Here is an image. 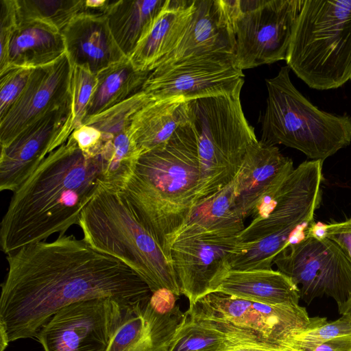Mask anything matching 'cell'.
I'll list each match as a JSON object with an SVG mask.
<instances>
[{
    "instance_id": "1",
    "label": "cell",
    "mask_w": 351,
    "mask_h": 351,
    "mask_svg": "<svg viewBox=\"0 0 351 351\" xmlns=\"http://www.w3.org/2000/svg\"><path fill=\"white\" fill-rule=\"evenodd\" d=\"M7 261L0 298V351L12 341L35 337L69 304L106 298L132 304L152 294L128 265L73 234L25 245L7 255Z\"/></svg>"
},
{
    "instance_id": "2",
    "label": "cell",
    "mask_w": 351,
    "mask_h": 351,
    "mask_svg": "<svg viewBox=\"0 0 351 351\" xmlns=\"http://www.w3.org/2000/svg\"><path fill=\"white\" fill-rule=\"evenodd\" d=\"M99 182L95 158L70 136L13 192L1 222V250L8 255L54 233H66L77 224Z\"/></svg>"
},
{
    "instance_id": "3",
    "label": "cell",
    "mask_w": 351,
    "mask_h": 351,
    "mask_svg": "<svg viewBox=\"0 0 351 351\" xmlns=\"http://www.w3.org/2000/svg\"><path fill=\"white\" fill-rule=\"evenodd\" d=\"M199 184L197 139L189 122L166 144L139 156L122 191L171 261V246L195 204Z\"/></svg>"
},
{
    "instance_id": "4",
    "label": "cell",
    "mask_w": 351,
    "mask_h": 351,
    "mask_svg": "<svg viewBox=\"0 0 351 351\" xmlns=\"http://www.w3.org/2000/svg\"><path fill=\"white\" fill-rule=\"evenodd\" d=\"M77 224L88 244L128 265L152 293L166 289L181 295L172 261L135 215L122 191L99 183Z\"/></svg>"
},
{
    "instance_id": "5",
    "label": "cell",
    "mask_w": 351,
    "mask_h": 351,
    "mask_svg": "<svg viewBox=\"0 0 351 351\" xmlns=\"http://www.w3.org/2000/svg\"><path fill=\"white\" fill-rule=\"evenodd\" d=\"M186 313L225 335L223 351L243 348L298 351V337L327 321L310 317L299 304L268 305L219 291L201 298Z\"/></svg>"
},
{
    "instance_id": "6",
    "label": "cell",
    "mask_w": 351,
    "mask_h": 351,
    "mask_svg": "<svg viewBox=\"0 0 351 351\" xmlns=\"http://www.w3.org/2000/svg\"><path fill=\"white\" fill-rule=\"evenodd\" d=\"M323 162L306 160L293 169L269 205L237 235L239 243L231 269H271L298 228L313 222L322 200Z\"/></svg>"
},
{
    "instance_id": "7",
    "label": "cell",
    "mask_w": 351,
    "mask_h": 351,
    "mask_svg": "<svg viewBox=\"0 0 351 351\" xmlns=\"http://www.w3.org/2000/svg\"><path fill=\"white\" fill-rule=\"evenodd\" d=\"M287 66L309 88L327 90L351 80V0H304Z\"/></svg>"
},
{
    "instance_id": "8",
    "label": "cell",
    "mask_w": 351,
    "mask_h": 351,
    "mask_svg": "<svg viewBox=\"0 0 351 351\" xmlns=\"http://www.w3.org/2000/svg\"><path fill=\"white\" fill-rule=\"evenodd\" d=\"M288 66L266 79L268 96L263 119V142L296 149L324 161L351 144V117L320 110L293 85Z\"/></svg>"
},
{
    "instance_id": "9",
    "label": "cell",
    "mask_w": 351,
    "mask_h": 351,
    "mask_svg": "<svg viewBox=\"0 0 351 351\" xmlns=\"http://www.w3.org/2000/svg\"><path fill=\"white\" fill-rule=\"evenodd\" d=\"M242 87L230 93L189 100L199 163L195 204L234 180L249 147L258 141L241 107Z\"/></svg>"
},
{
    "instance_id": "10",
    "label": "cell",
    "mask_w": 351,
    "mask_h": 351,
    "mask_svg": "<svg viewBox=\"0 0 351 351\" xmlns=\"http://www.w3.org/2000/svg\"><path fill=\"white\" fill-rule=\"evenodd\" d=\"M234 58L241 71L286 60L304 0H237Z\"/></svg>"
},
{
    "instance_id": "11",
    "label": "cell",
    "mask_w": 351,
    "mask_h": 351,
    "mask_svg": "<svg viewBox=\"0 0 351 351\" xmlns=\"http://www.w3.org/2000/svg\"><path fill=\"white\" fill-rule=\"evenodd\" d=\"M298 286L300 299L310 304L324 295L338 308L351 298V263L341 248L324 237H304L290 243L274 261Z\"/></svg>"
},
{
    "instance_id": "12",
    "label": "cell",
    "mask_w": 351,
    "mask_h": 351,
    "mask_svg": "<svg viewBox=\"0 0 351 351\" xmlns=\"http://www.w3.org/2000/svg\"><path fill=\"white\" fill-rule=\"evenodd\" d=\"M234 55L210 53L187 57L154 69L142 90L153 100H188L233 92L244 84Z\"/></svg>"
},
{
    "instance_id": "13",
    "label": "cell",
    "mask_w": 351,
    "mask_h": 351,
    "mask_svg": "<svg viewBox=\"0 0 351 351\" xmlns=\"http://www.w3.org/2000/svg\"><path fill=\"white\" fill-rule=\"evenodd\" d=\"M124 305L108 298L69 304L57 311L35 337L45 351H106Z\"/></svg>"
},
{
    "instance_id": "14",
    "label": "cell",
    "mask_w": 351,
    "mask_h": 351,
    "mask_svg": "<svg viewBox=\"0 0 351 351\" xmlns=\"http://www.w3.org/2000/svg\"><path fill=\"white\" fill-rule=\"evenodd\" d=\"M239 243L237 236L202 233L177 237L171 258L181 295L189 306L217 291L231 269Z\"/></svg>"
},
{
    "instance_id": "15",
    "label": "cell",
    "mask_w": 351,
    "mask_h": 351,
    "mask_svg": "<svg viewBox=\"0 0 351 351\" xmlns=\"http://www.w3.org/2000/svg\"><path fill=\"white\" fill-rule=\"evenodd\" d=\"M73 131L71 99L25 127L1 147L0 190H16Z\"/></svg>"
},
{
    "instance_id": "16",
    "label": "cell",
    "mask_w": 351,
    "mask_h": 351,
    "mask_svg": "<svg viewBox=\"0 0 351 351\" xmlns=\"http://www.w3.org/2000/svg\"><path fill=\"white\" fill-rule=\"evenodd\" d=\"M178 296L162 289L148 299L124 305L120 324L106 351H164L186 313Z\"/></svg>"
},
{
    "instance_id": "17",
    "label": "cell",
    "mask_w": 351,
    "mask_h": 351,
    "mask_svg": "<svg viewBox=\"0 0 351 351\" xmlns=\"http://www.w3.org/2000/svg\"><path fill=\"white\" fill-rule=\"evenodd\" d=\"M72 67L65 53L54 62L33 69L23 93L0 118L1 147L28 125L71 99Z\"/></svg>"
},
{
    "instance_id": "18",
    "label": "cell",
    "mask_w": 351,
    "mask_h": 351,
    "mask_svg": "<svg viewBox=\"0 0 351 351\" xmlns=\"http://www.w3.org/2000/svg\"><path fill=\"white\" fill-rule=\"evenodd\" d=\"M292 160L262 141L252 144L234 182L236 205L244 219L265 208L293 171Z\"/></svg>"
},
{
    "instance_id": "19",
    "label": "cell",
    "mask_w": 351,
    "mask_h": 351,
    "mask_svg": "<svg viewBox=\"0 0 351 351\" xmlns=\"http://www.w3.org/2000/svg\"><path fill=\"white\" fill-rule=\"evenodd\" d=\"M236 12L237 0H195L193 18L181 40L156 68L193 56L234 55Z\"/></svg>"
},
{
    "instance_id": "20",
    "label": "cell",
    "mask_w": 351,
    "mask_h": 351,
    "mask_svg": "<svg viewBox=\"0 0 351 351\" xmlns=\"http://www.w3.org/2000/svg\"><path fill=\"white\" fill-rule=\"evenodd\" d=\"M61 32L71 64L95 75L128 58L117 45L104 14L83 11Z\"/></svg>"
},
{
    "instance_id": "21",
    "label": "cell",
    "mask_w": 351,
    "mask_h": 351,
    "mask_svg": "<svg viewBox=\"0 0 351 351\" xmlns=\"http://www.w3.org/2000/svg\"><path fill=\"white\" fill-rule=\"evenodd\" d=\"M195 9V0H167L151 29L129 57L134 67L152 72L177 47Z\"/></svg>"
},
{
    "instance_id": "22",
    "label": "cell",
    "mask_w": 351,
    "mask_h": 351,
    "mask_svg": "<svg viewBox=\"0 0 351 351\" xmlns=\"http://www.w3.org/2000/svg\"><path fill=\"white\" fill-rule=\"evenodd\" d=\"M189 122L186 98L152 100L133 116L128 134L141 155L166 144L178 128Z\"/></svg>"
},
{
    "instance_id": "23",
    "label": "cell",
    "mask_w": 351,
    "mask_h": 351,
    "mask_svg": "<svg viewBox=\"0 0 351 351\" xmlns=\"http://www.w3.org/2000/svg\"><path fill=\"white\" fill-rule=\"evenodd\" d=\"M216 291L268 305L299 304L298 286L279 270L230 269Z\"/></svg>"
},
{
    "instance_id": "24",
    "label": "cell",
    "mask_w": 351,
    "mask_h": 351,
    "mask_svg": "<svg viewBox=\"0 0 351 351\" xmlns=\"http://www.w3.org/2000/svg\"><path fill=\"white\" fill-rule=\"evenodd\" d=\"M65 53L64 37L59 29L38 20L20 21L9 42L5 69L9 66L35 69L45 66Z\"/></svg>"
},
{
    "instance_id": "25",
    "label": "cell",
    "mask_w": 351,
    "mask_h": 351,
    "mask_svg": "<svg viewBox=\"0 0 351 351\" xmlns=\"http://www.w3.org/2000/svg\"><path fill=\"white\" fill-rule=\"evenodd\" d=\"M167 0H110L104 14L112 34L129 58L148 33Z\"/></svg>"
},
{
    "instance_id": "26",
    "label": "cell",
    "mask_w": 351,
    "mask_h": 351,
    "mask_svg": "<svg viewBox=\"0 0 351 351\" xmlns=\"http://www.w3.org/2000/svg\"><path fill=\"white\" fill-rule=\"evenodd\" d=\"M244 219L236 205L232 182L195 204L178 236L202 233L237 236L245 228Z\"/></svg>"
},
{
    "instance_id": "27",
    "label": "cell",
    "mask_w": 351,
    "mask_h": 351,
    "mask_svg": "<svg viewBox=\"0 0 351 351\" xmlns=\"http://www.w3.org/2000/svg\"><path fill=\"white\" fill-rule=\"evenodd\" d=\"M150 73L136 70L128 58L101 71L84 121L141 91Z\"/></svg>"
},
{
    "instance_id": "28",
    "label": "cell",
    "mask_w": 351,
    "mask_h": 351,
    "mask_svg": "<svg viewBox=\"0 0 351 351\" xmlns=\"http://www.w3.org/2000/svg\"><path fill=\"white\" fill-rule=\"evenodd\" d=\"M140 154L128 132L103 139L94 156L100 171L99 183L117 191H123L132 177Z\"/></svg>"
},
{
    "instance_id": "29",
    "label": "cell",
    "mask_w": 351,
    "mask_h": 351,
    "mask_svg": "<svg viewBox=\"0 0 351 351\" xmlns=\"http://www.w3.org/2000/svg\"><path fill=\"white\" fill-rule=\"evenodd\" d=\"M83 0H16L20 21L38 20L60 32L84 10Z\"/></svg>"
},
{
    "instance_id": "30",
    "label": "cell",
    "mask_w": 351,
    "mask_h": 351,
    "mask_svg": "<svg viewBox=\"0 0 351 351\" xmlns=\"http://www.w3.org/2000/svg\"><path fill=\"white\" fill-rule=\"evenodd\" d=\"M153 99L144 91L132 95L111 108L86 119L82 125L97 129L104 139L128 132L133 116Z\"/></svg>"
},
{
    "instance_id": "31",
    "label": "cell",
    "mask_w": 351,
    "mask_h": 351,
    "mask_svg": "<svg viewBox=\"0 0 351 351\" xmlns=\"http://www.w3.org/2000/svg\"><path fill=\"white\" fill-rule=\"evenodd\" d=\"M185 313L182 324L164 351H223L225 335L192 319Z\"/></svg>"
},
{
    "instance_id": "32",
    "label": "cell",
    "mask_w": 351,
    "mask_h": 351,
    "mask_svg": "<svg viewBox=\"0 0 351 351\" xmlns=\"http://www.w3.org/2000/svg\"><path fill=\"white\" fill-rule=\"evenodd\" d=\"M96 85V75L85 67L73 66L70 92L73 130L82 125Z\"/></svg>"
},
{
    "instance_id": "33",
    "label": "cell",
    "mask_w": 351,
    "mask_h": 351,
    "mask_svg": "<svg viewBox=\"0 0 351 351\" xmlns=\"http://www.w3.org/2000/svg\"><path fill=\"white\" fill-rule=\"evenodd\" d=\"M351 335V317L341 315L337 320L326 322L317 327L302 333L296 341L298 351H311L328 340Z\"/></svg>"
},
{
    "instance_id": "34",
    "label": "cell",
    "mask_w": 351,
    "mask_h": 351,
    "mask_svg": "<svg viewBox=\"0 0 351 351\" xmlns=\"http://www.w3.org/2000/svg\"><path fill=\"white\" fill-rule=\"evenodd\" d=\"M33 69L9 66L0 72V118L8 112L23 93Z\"/></svg>"
},
{
    "instance_id": "35",
    "label": "cell",
    "mask_w": 351,
    "mask_h": 351,
    "mask_svg": "<svg viewBox=\"0 0 351 351\" xmlns=\"http://www.w3.org/2000/svg\"><path fill=\"white\" fill-rule=\"evenodd\" d=\"M19 22L16 0H0V72L7 67L9 42Z\"/></svg>"
},
{
    "instance_id": "36",
    "label": "cell",
    "mask_w": 351,
    "mask_h": 351,
    "mask_svg": "<svg viewBox=\"0 0 351 351\" xmlns=\"http://www.w3.org/2000/svg\"><path fill=\"white\" fill-rule=\"evenodd\" d=\"M71 136L79 148L90 157L95 156L102 141L101 133L88 125L83 124L75 128Z\"/></svg>"
},
{
    "instance_id": "37",
    "label": "cell",
    "mask_w": 351,
    "mask_h": 351,
    "mask_svg": "<svg viewBox=\"0 0 351 351\" xmlns=\"http://www.w3.org/2000/svg\"><path fill=\"white\" fill-rule=\"evenodd\" d=\"M324 237L335 241L351 263V217L340 222L324 224Z\"/></svg>"
},
{
    "instance_id": "38",
    "label": "cell",
    "mask_w": 351,
    "mask_h": 351,
    "mask_svg": "<svg viewBox=\"0 0 351 351\" xmlns=\"http://www.w3.org/2000/svg\"><path fill=\"white\" fill-rule=\"evenodd\" d=\"M311 351H351V335L328 340L318 345Z\"/></svg>"
},
{
    "instance_id": "39",
    "label": "cell",
    "mask_w": 351,
    "mask_h": 351,
    "mask_svg": "<svg viewBox=\"0 0 351 351\" xmlns=\"http://www.w3.org/2000/svg\"><path fill=\"white\" fill-rule=\"evenodd\" d=\"M338 311L341 315H348L351 317V298L343 306L338 308Z\"/></svg>"
},
{
    "instance_id": "40",
    "label": "cell",
    "mask_w": 351,
    "mask_h": 351,
    "mask_svg": "<svg viewBox=\"0 0 351 351\" xmlns=\"http://www.w3.org/2000/svg\"><path fill=\"white\" fill-rule=\"evenodd\" d=\"M234 351H271V350H265V349H263V348H244L237 349Z\"/></svg>"
}]
</instances>
